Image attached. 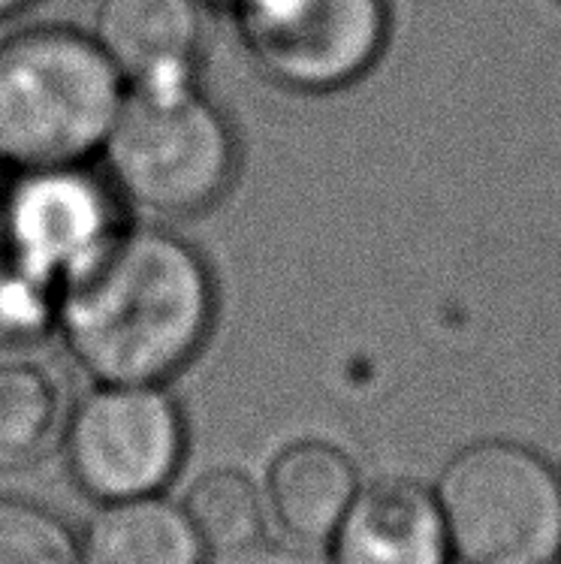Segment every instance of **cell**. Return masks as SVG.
I'll list each match as a JSON object with an SVG mask.
<instances>
[{
    "label": "cell",
    "mask_w": 561,
    "mask_h": 564,
    "mask_svg": "<svg viewBox=\"0 0 561 564\" xmlns=\"http://www.w3.org/2000/svg\"><path fill=\"white\" fill-rule=\"evenodd\" d=\"M215 321L203 257L161 230L115 239L61 290L57 323L73 357L104 383H158L182 371Z\"/></svg>",
    "instance_id": "1"
},
{
    "label": "cell",
    "mask_w": 561,
    "mask_h": 564,
    "mask_svg": "<svg viewBox=\"0 0 561 564\" xmlns=\"http://www.w3.org/2000/svg\"><path fill=\"white\" fill-rule=\"evenodd\" d=\"M121 73L97 40L31 28L0 43V161L69 166L104 149L125 104Z\"/></svg>",
    "instance_id": "2"
},
{
    "label": "cell",
    "mask_w": 561,
    "mask_h": 564,
    "mask_svg": "<svg viewBox=\"0 0 561 564\" xmlns=\"http://www.w3.org/2000/svg\"><path fill=\"white\" fill-rule=\"evenodd\" d=\"M109 178L154 215H196L236 175V139L218 106L191 85L133 88L104 142Z\"/></svg>",
    "instance_id": "3"
},
{
    "label": "cell",
    "mask_w": 561,
    "mask_h": 564,
    "mask_svg": "<svg viewBox=\"0 0 561 564\" xmlns=\"http://www.w3.org/2000/svg\"><path fill=\"white\" fill-rule=\"evenodd\" d=\"M438 507L462 564H555L561 471L540 449L507 438L462 447L438 480Z\"/></svg>",
    "instance_id": "4"
},
{
    "label": "cell",
    "mask_w": 561,
    "mask_h": 564,
    "mask_svg": "<svg viewBox=\"0 0 561 564\" xmlns=\"http://www.w3.org/2000/svg\"><path fill=\"white\" fill-rule=\"evenodd\" d=\"M236 10L253 61L299 94L354 85L390 43V0H236Z\"/></svg>",
    "instance_id": "5"
},
{
    "label": "cell",
    "mask_w": 561,
    "mask_h": 564,
    "mask_svg": "<svg viewBox=\"0 0 561 564\" xmlns=\"http://www.w3.org/2000/svg\"><path fill=\"white\" fill-rule=\"evenodd\" d=\"M182 453V414L154 383H104L69 416L73 477L104 501L151 496L175 474Z\"/></svg>",
    "instance_id": "6"
},
{
    "label": "cell",
    "mask_w": 561,
    "mask_h": 564,
    "mask_svg": "<svg viewBox=\"0 0 561 564\" xmlns=\"http://www.w3.org/2000/svg\"><path fill=\"white\" fill-rule=\"evenodd\" d=\"M115 232L112 194L82 163L24 170L0 194V251L61 290Z\"/></svg>",
    "instance_id": "7"
},
{
    "label": "cell",
    "mask_w": 561,
    "mask_h": 564,
    "mask_svg": "<svg viewBox=\"0 0 561 564\" xmlns=\"http://www.w3.org/2000/svg\"><path fill=\"white\" fill-rule=\"evenodd\" d=\"M335 564H450L447 525L435 492L413 480H378L356 492L333 534Z\"/></svg>",
    "instance_id": "8"
},
{
    "label": "cell",
    "mask_w": 561,
    "mask_h": 564,
    "mask_svg": "<svg viewBox=\"0 0 561 564\" xmlns=\"http://www.w3.org/2000/svg\"><path fill=\"white\" fill-rule=\"evenodd\" d=\"M199 36L196 0H104L94 40L133 88H172L194 82Z\"/></svg>",
    "instance_id": "9"
},
{
    "label": "cell",
    "mask_w": 561,
    "mask_h": 564,
    "mask_svg": "<svg viewBox=\"0 0 561 564\" xmlns=\"http://www.w3.org/2000/svg\"><path fill=\"white\" fill-rule=\"evenodd\" d=\"M359 492L350 456L326 441H299L276 456L266 477V510L299 546L333 541Z\"/></svg>",
    "instance_id": "10"
},
{
    "label": "cell",
    "mask_w": 561,
    "mask_h": 564,
    "mask_svg": "<svg viewBox=\"0 0 561 564\" xmlns=\"http://www.w3.org/2000/svg\"><path fill=\"white\" fill-rule=\"evenodd\" d=\"M79 546L82 564H203L206 555L187 510L154 496L109 501Z\"/></svg>",
    "instance_id": "11"
},
{
    "label": "cell",
    "mask_w": 561,
    "mask_h": 564,
    "mask_svg": "<svg viewBox=\"0 0 561 564\" xmlns=\"http://www.w3.org/2000/svg\"><path fill=\"white\" fill-rule=\"evenodd\" d=\"M187 517L208 553L236 558L251 553L266 534V498L251 477L212 471L187 492Z\"/></svg>",
    "instance_id": "12"
},
{
    "label": "cell",
    "mask_w": 561,
    "mask_h": 564,
    "mask_svg": "<svg viewBox=\"0 0 561 564\" xmlns=\"http://www.w3.org/2000/svg\"><path fill=\"white\" fill-rule=\"evenodd\" d=\"M61 390L31 362H0V462H22L46 449L61 426Z\"/></svg>",
    "instance_id": "13"
},
{
    "label": "cell",
    "mask_w": 561,
    "mask_h": 564,
    "mask_svg": "<svg viewBox=\"0 0 561 564\" xmlns=\"http://www.w3.org/2000/svg\"><path fill=\"white\" fill-rule=\"evenodd\" d=\"M0 564H82V546L55 510L0 498Z\"/></svg>",
    "instance_id": "14"
},
{
    "label": "cell",
    "mask_w": 561,
    "mask_h": 564,
    "mask_svg": "<svg viewBox=\"0 0 561 564\" xmlns=\"http://www.w3.org/2000/svg\"><path fill=\"white\" fill-rule=\"evenodd\" d=\"M61 288L0 251V350L40 345L57 323Z\"/></svg>",
    "instance_id": "15"
},
{
    "label": "cell",
    "mask_w": 561,
    "mask_h": 564,
    "mask_svg": "<svg viewBox=\"0 0 561 564\" xmlns=\"http://www.w3.org/2000/svg\"><path fill=\"white\" fill-rule=\"evenodd\" d=\"M31 0H0V19H7V15H12V12L24 10Z\"/></svg>",
    "instance_id": "16"
},
{
    "label": "cell",
    "mask_w": 561,
    "mask_h": 564,
    "mask_svg": "<svg viewBox=\"0 0 561 564\" xmlns=\"http://www.w3.org/2000/svg\"><path fill=\"white\" fill-rule=\"evenodd\" d=\"M555 564H561V562H555Z\"/></svg>",
    "instance_id": "17"
},
{
    "label": "cell",
    "mask_w": 561,
    "mask_h": 564,
    "mask_svg": "<svg viewBox=\"0 0 561 564\" xmlns=\"http://www.w3.org/2000/svg\"><path fill=\"white\" fill-rule=\"evenodd\" d=\"M0 163H3V161H0Z\"/></svg>",
    "instance_id": "18"
}]
</instances>
